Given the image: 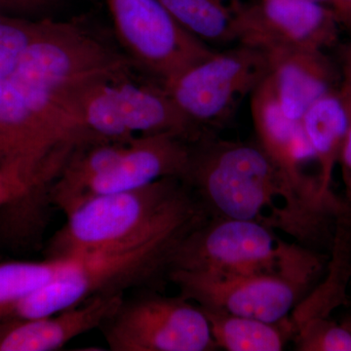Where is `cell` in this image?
Returning <instances> with one entry per match:
<instances>
[{"instance_id":"3957f363","label":"cell","mask_w":351,"mask_h":351,"mask_svg":"<svg viewBox=\"0 0 351 351\" xmlns=\"http://www.w3.org/2000/svg\"><path fill=\"white\" fill-rule=\"evenodd\" d=\"M126 77L85 83L60 99L87 141L129 143L137 135L172 134L193 143L209 134L189 120L162 85Z\"/></svg>"},{"instance_id":"9c48e42d","label":"cell","mask_w":351,"mask_h":351,"mask_svg":"<svg viewBox=\"0 0 351 351\" xmlns=\"http://www.w3.org/2000/svg\"><path fill=\"white\" fill-rule=\"evenodd\" d=\"M134 66L165 86L217 50L178 24L159 0H106Z\"/></svg>"},{"instance_id":"8992f818","label":"cell","mask_w":351,"mask_h":351,"mask_svg":"<svg viewBox=\"0 0 351 351\" xmlns=\"http://www.w3.org/2000/svg\"><path fill=\"white\" fill-rule=\"evenodd\" d=\"M132 66L128 56L85 25L47 18L8 80L22 93L57 103L85 83L127 75Z\"/></svg>"},{"instance_id":"7c38bea8","label":"cell","mask_w":351,"mask_h":351,"mask_svg":"<svg viewBox=\"0 0 351 351\" xmlns=\"http://www.w3.org/2000/svg\"><path fill=\"white\" fill-rule=\"evenodd\" d=\"M189 157L191 143L178 136H137L117 162L88 184L75 205L91 196L144 188L164 178L182 181L188 172Z\"/></svg>"},{"instance_id":"52a82bcc","label":"cell","mask_w":351,"mask_h":351,"mask_svg":"<svg viewBox=\"0 0 351 351\" xmlns=\"http://www.w3.org/2000/svg\"><path fill=\"white\" fill-rule=\"evenodd\" d=\"M301 247L279 239L276 230L258 221L206 218L176 247L168 272L186 270L213 276L274 272L283 269Z\"/></svg>"},{"instance_id":"d6986e66","label":"cell","mask_w":351,"mask_h":351,"mask_svg":"<svg viewBox=\"0 0 351 351\" xmlns=\"http://www.w3.org/2000/svg\"><path fill=\"white\" fill-rule=\"evenodd\" d=\"M186 32L208 45L237 43V7L223 0H159Z\"/></svg>"},{"instance_id":"f1b7e54d","label":"cell","mask_w":351,"mask_h":351,"mask_svg":"<svg viewBox=\"0 0 351 351\" xmlns=\"http://www.w3.org/2000/svg\"><path fill=\"white\" fill-rule=\"evenodd\" d=\"M315 1H318V2H320V1H326V0H315ZM332 1V0H331Z\"/></svg>"},{"instance_id":"7a4b0ae2","label":"cell","mask_w":351,"mask_h":351,"mask_svg":"<svg viewBox=\"0 0 351 351\" xmlns=\"http://www.w3.org/2000/svg\"><path fill=\"white\" fill-rule=\"evenodd\" d=\"M182 182L208 218L255 221L282 232V181L257 143L202 136L191 143Z\"/></svg>"},{"instance_id":"ac0fdd59","label":"cell","mask_w":351,"mask_h":351,"mask_svg":"<svg viewBox=\"0 0 351 351\" xmlns=\"http://www.w3.org/2000/svg\"><path fill=\"white\" fill-rule=\"evenodd\" d=\"M129 143H92L83 145L82 151L76 147L51 186L53 204L66 214L80 200L88 184L117 162Z\"/></svg>"},{"instance_id":"4fadbf2b","label":"cell","mask_w":351,"mask_h":351,"mask_svg":"<svg viewBox=\"0 0 351 351\" xmlns=\"http://www.w3.org/2000/svg\"><path fill=\"white\" fill-rule=\"evenodd\" d=\"M123 302L121 293L91 299L51 315L18 319L0 327V351H51L103 326Z\"/></svg>"},{"instance_id":"30bf717a","label":"cell","mask_w":351,"mask_h":351,"mask_svg":"<svg viewBox=\"0 0 351 351\" xmlns=\"http://www.w3.org/2000/svg\"><path fill=\"white\" fill-rule=\"evenodd\" d=\"M103 327L113 351L218 350L202 309L181 295H149L123 301Z\"/></svg>"},{"instance_id":"cb8c5ba5","label":"cell","mask_w":351,"mask_h":351,"mask_svg":"<svg viewBox=\"0 0 351 351\" xmlns=\"http://www.w3.org/2000/svg\"><path fill=\"white\" fill-rule=\"evenodd\" d=\"M338 163L341 166L345 184V197L343 199L346 208V221L351 226V123L339 152Z\"/></svg>"},{"instance_id":"484cf974","label":"cell","mask_w":351,"mask_h":351,"mask_svg":"<svg viewBox=\"0 0 351 351\" xmlns=\"http://www.w3.org/2000/svg\"><path fill=\"white\" fill-rule=\"evenodd\" d=\"M339 15L343 19L351 21V0H332Z\"/></svg>"},{"instance_id":"7402d4cb","label":"cell","mask_w":351,"mask_h":351,"mask_svg":"<svg viewBox=\"0 0 351 351\" xmlns=\"http://www.w3.org/2000/svg\"><path fill=\"white\" fill-rule=\"evenodd\" d=\"M45 20L0 13V78L13 75L25 51L43 31Z\"/></svg>"},{"instance_id":"d4e9b609","label":"cell","mask_w":351,"mask_h":351,"mask_svg":"<svg viewBox=\"0 0 351 351\" xmlns=\"http://www.w3.org/2000/svg\"><path fill=\"white\" fill-rule=\"evenodd\" d=\"M54 2L55 0H0V13L23 17L43 12Z\"/></svg>"},{"instance_id":"ba28073f","label":"cell","mask_w":351,"mask_h":351,"mask_svg":"<svg viewBox=\"0 0 351 351\" xmlns=\"http://www.w3.org/2000/svg\"><path fill=\"white\" fill-rule=\"evenodd\" d=\"M267 73V54L239 44L232 49L216 51L163 87L189 120L203 131L214 133L226 125L239 104Z\"/></svg>"},{"instance_id":"6da1fadb","label":"cell","mask_w":351,"mask_h":351,"mask_svg":"<svg viewBox=\"0 0 351 351\" xmlns=\"http://www.w3.org/2000/svg\"><path fill=\"white\" fill-rule=\"evenodd\" d=\"M66 215V223L51 240L49 258L77 260L125 250L206 216L178 178L91 196Z\"/></svg>"},{"instance_id":"ffe728a7","label":"cell","mask_w":351,"mask_h":351,"mask_svg":"<svg viewBox=\"0 0 351 351\" xmlns=\"http://www.w3.org/2000/svg\"><path fill=\"white\" fill-rule=\"evenodd\" d=\"M69 260L49 258L43 262L0 265V318L8 316L14 304L56 278Z\"/></svg>"},{"instance_id":"277c9868","label":"cell","mask_w":351,"mask_h":351,"mask_svg":"<svg viewBox=\"0 0 351 351\" xmlns=\"http://www.w3.org/2000/svg\"><path fill=\"white\" fill-rule=\"evenodd\" d=\"M206 217L193 219L125 250L77 260L51 282L14 304L9 316L32 319L75 306L95 295L121 293L119 288L168 274L171 256L184 235Z\"/></svg>"},{"instance_id":"83f0119b","label":"cell","mask_w":351,"mask_h":351,"mask_svg":"<svg viewBox=\"0 0 351 351\" xmlns=\"http://www.w3.org/2000/svg\"><path fill=\"white\" fill-rule=\"evenodd\" d=\"M341 324L343 325V326L348 328V329L351 331V313L346 314L345 317L341 319Z\"/></svg>"},{"instance_id":"4316f807","label":"cell","mask_w":351,"mask_h":351,"mask_svg":"<svg viewBox=\"0 0 351 351\" xmlns=\"http://www.w3.org/2000/svg\"><path fill=\"white\" fill-rule=\"evenodd\" d=\"M339 96L343 99L351 119V82H343V86L339 91Z\"/></svg>"},{"instance_id":"5b68a950","label":"cell","mask_w":351,"mask_h":351,"mask_svg":"<svg viewBox=\"0 0 351 351\" xmlns=\"http://www.w3.org/2000/svg\"><path fill=\"white\" fill-rule=\"evenodd\" d=\"M330 256L302 246L280 270L241 276H213L186 270L168 272L180 295L204 308L267 322L288 317L319 282Z\"/></svg>"},{"instance_id":"5bb4252c","label":"cell","mask_w":351,"mask_h":351,"mask_svg":"<svg viewBox=\"0 0 351 351\" xmlns=\"http://www.w3.org/2000/svg\"><path fill=\"white\" fill-rule=\"evenodd\" d=\"M269 75L283 112L301 121L316 101L336 92V73L322 50L297 49L265 53Z\"/></svg>"},{"instance_id":"9a60e30c","label":"cell","mask_w":351,"mask_h":351,"mask_svg":"<svg viewBox=\"0 0 351 351\" xmlns=\"http://www.w3.org/2000/svg\"><path fill=\"white\" fill-rule=\"evenodd\" d=\"M329 254L326 276L320 279L289 315L294 336L304 323L316 318L331 317L337 308L350 302L348 289L351 281V226L346 219H339L337 223Z\"/></svg>"},{"instance_id":"44dd1931","label":"cell","mask_w":351,"mask_h":351,"mask_svg":"<svg viewBox=\"0 0 351 351\" xmlns=\"http://www.w3.org/2000/svg\"><path fill=\"white\" fill-rule=\"evenodd\" d=\"M61 170L54 156L45 160L12 158L0 161V208L12 204L49 184Z\"/></svg>"},{"instance_id":"603a6c76","label":"cell","mask_w":351,"mask_h":351,"mask_svg":"<svg viewBox=\"0 0 351 351\" xmlns=\"http://www.w3.org/2000/svg\"><path fill=\"white\" fill-rule=\"evenodd\" d=\"M292 341L299 351H351V331L331 317L316 318L300 327Z\"/></svg>"},{"instance_id":"e0dca14e","label":"cell","mask_w":351,"mask_h":351,"mask_svg":"<svg viewBox=\"0 0 351 351\" xmlns=\"http://www.w3.org/2000/svg\"><path fill=\"white\" fill-rule=\"evenodd\" d=\"M200 307V306H199ZM206 315L217 348L228 351H280L294 338L288 317L278 322L232 315L200 307Z\"/></svg>"},{"instance_id":"8fae6325","label":"cell","mask_w":351,"mask_h":351,"mask_svg":"<svg viewBox=\"0 0 351 351\" xmlns=\"http://www.w3.org/2000/svg\"><path fill=\"white\" fill-rule=\"evenodd\" d=\"M336 20L315 0H260L237 7V43L265 53L323 50L336 41Z\"/></svg>"},{"instance_id":"2e32d148","label":"cell","mask_w":351,"mask_h":351,"mask_svg":"<svg viewBox=\"0 0 351 351\" xmlns=\"http://www.w3.org/2000/svg\"><path fill=\"white\" fill-rule=\"evenodd\" d=\"M301 122L315 157L323 189L334 193L332 174L351 123L350 113L339 91L316 101L304 113Z\"/></svg>"}]
</instances>
